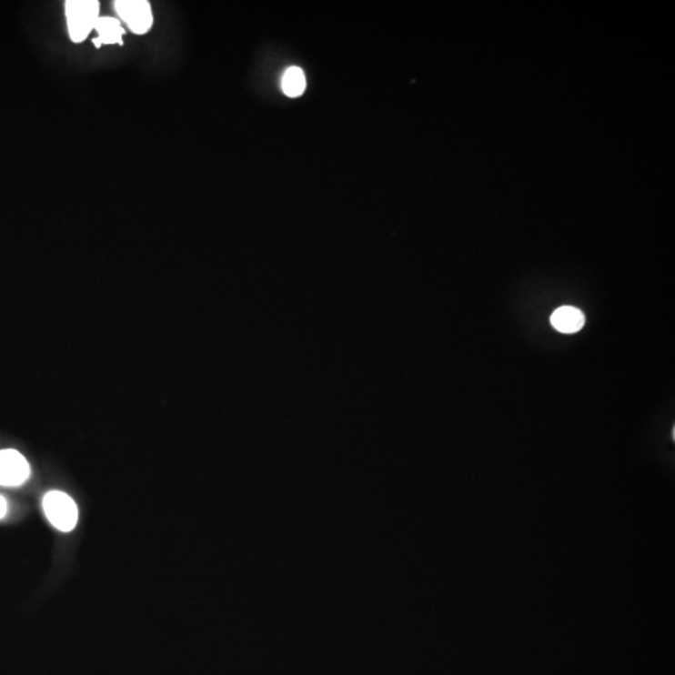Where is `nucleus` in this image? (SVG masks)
Instances as JSON below:
<instances>
[{"label":"nucleus","mask_w":675,"mask_h":675,"mask_svg":"<svg viewBox=\"0 0 675 675\" xmlns=\"http://www.w3.org/2000/svg\"><path fill=\"white\" fill-rule=\"evenodd\" d=\"M66 25L70 39L83 43L95 29L99 19L100 5L96 0H66L65 5Z\"/></svg>","instance_id":"obj_1"},{"label":"nucleus","mask_w":675,"mask_h":675,"mask_svg":"<svg viewBox=\"0 0 675 675\" xmlns=\"http://www.w3.org/2000/svg\"><path fill=\"white\" fill-rule=\"evenodd\" d=\"M43 510L50 524L60 531H72L78 524V507L68 494L59 490L45 494Z\"/></svg>","instance_id":"obj_2"},{"label":"nucleus","mask_w":675,"mask_h":675,"mask_svg":"<svg viewBox=\"0 0 675 675\" xmlns=\"http://www.w3.org/2000/svg\"><path fill=\"white\" fill-rule=\"evenodd\" d=\"M115 10L135 35H145L152 29L155 19L146 0H116Z\"/></svg>","instance_id":"obj_3"},{"label":"nucleus","mask_w":675,"mask_h":675,"mask_svg":"<svg viewBox=\"0 0 675 675\" xmlns=\"http://www.w3.org/2000/svg\"><path fill=\"white\" fill-rule=\"evenodd\" d=\"M29 476V463L22 453L15 449L0 450V486H22Z\"/></svg>","instance_id":"obj_4"},{"label":"nucleus","mask_w":675,"mask_h":675,"mask_svg":"<svg viewBox=\"0 0 675 675\" xmlns=\"http://www.w3.org/2000/svg\"><path fill=\"white\" fill-rule=\"evenodd\" d=\"M95 29L98 33V36L93 39V45L96 49L102 48L103 45H123L126 29L123 28L119 19L113 16H99Z\"/></svg>","instance_id":"obj_5"},{"label":"nucleus","mask_w":675,"mask_h":675,"mask_svg":"<svg viewBox=\"0 0 675 675\" xmlns=\"http://www.w3.org/2000/svg\"><path fill=\"white\" fill-rule=\"evenodd\" d=\"M550 323L558 332L573 334L583 328L586 317L576 307L564 306L551 314Z\"/></svg>","instance_id":"obj_6"},{"label":"nucleus","mask_w":675,"mask_h":675,"mask_svg":"<svg viewBox=\"0 0 675 675\" xmlns=\"http://www.w3.org/2000/svg\"><path fill=\"white\" fill-rule=\"evenodd\" d=\"M280 86H282L284 95L289 98H298L307 89L306 75L299 66H289L288 69L284 70Z\"/></svg>","instance_id":"obj_7"},{"label":"nucleus","mask_w":675,"mask_h":675,"mask_svg":"<svg viewBox=\"0 0 675 675\" xmlns=\"http://www.w3.org/2000/svg\"><path fill=\"white\" fill-rule=\"evenodd\" d=\"M8 513V503L5 497L0 496V519H3Z\"/></svg>","instance_id":"obj_8"}]
</instances>
